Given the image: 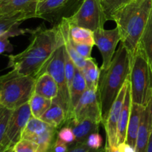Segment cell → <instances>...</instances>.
<instances>
[{"label":"cell","mask_w":152,"mask_h":152,"mask_svg":"<svg viewBox=\"0 0 152 152\" xmlns=\"http://www.w3.org/2000/svg\"><path fill=\"white\" fill-rule=\"evenodd\" d=\"M86 143L88 146L94 149H100L102 145V138L99 132H94L89 135Z\"/></svg>","instance_id":"cell-34"},{"label":"cell","mask_w":152,"mask_h":152,"mask_svg":"<svg viewBox=\"0 0 152 152\" xmlns=\"http://www.w3.org/2000/svg\"><path fill=\"white\" fill-rule=\"evenodd\" d=\"M102 152H104V150H103V151H102Z\"/></svg>","instance_id":"cell-44"},{"label":"cell","mask_w":152,"mask_h":152,"mask_svg":"<svg viewBox=\"0 0 152 152\" xmlns=\"http://www.w3.org/2000/svg\"><path fill=\"white\" fill-rule=\"evenodd\" d=\"M117 147L119 152H135L134 148L126 142L119 143Z\"/></svg>","instance_id":"cell-37"},{"label":"cell","mask_w":152,"mask_h":152,"mask_svg":"<svg viewBox=\"0 0 152 152\" xmlns=\"http://www.w3.org/2000/svg\"><path fill=\"white\" fill-rule=\"evenodd\" d=\"M140 44L141 45L146 54L152 71V8L148 23L145 27Z\"/></svg>","instance_id":"cell-27"},{"label":"cell","mask_w":152,"mask_h":152,"mask_svg":"<svg viewBox=\"0 0 152 152\" xmlns=\"http://www.w3.org/2000/svg\"><path fill=\"white\" fill-rule=\"evenodd\" d=\"M152 8V0H132L117 9L111 16L120 31L121 42L131 56L140 43Z\"/></svg>","instance_id":"cell-2"},{"label":"cell","mask_w":152,"mask_h":152,"mask_svg":"<svg viewBox=\"0 0 152 152\" xmlns=\"http://www.w3.org/2000/svg\"><path fill=\"white\" fill-rule=\"evenodd\" d=\"M4 152H15L14 149H13V147H10V148H7Z\"/></svg>","instance_id":"cell-42"},{"label":"cell","mask_w":152,"mask_h":152,"mask_svg":"<svg viewBox=\"0 0 152 152\" xmlns=\"http://www.w3.org/2000/svg\"><path fill=\"white\" fill-rule=\"evenodd\" d=\"M95 45L98 48L102 57L100 70H106L111 65L118 43L121 41L120 31L117 27L114 29L99 28L93 31Z\"/></svg>","instance_id":"cell-9"},{"label":"cell","mask_w":152,"mask_h":152,"mask_svg":"<svg viewBox=\"0 0 152 152\" xmlns=\"http://www.w3.org/2000/svg\"><path fill=\"white\" fill-rule=\"evenodd\" d=\"M69 148V145L59 140L57 137L53 147V152H67Z\"/></svg>","instance_id":"cell-36"},{"label":"cell","mask_w":152,"mask_h":152,"mask_svg":"<svg viewBox=\"0 0 152 152\" xmlns=\"http://www.w3.org/2000/svg\"><path fill=\"white\" fill-rule=\"evenodd\" d=\"M58 26L59 27V29L62 33L64 45H65L67 53L74 62L76 68L83 72V69L86 66V60L77 53V51L73 46L72 39L70 36V25L68 19L66 17H62L60 22L58 24Z\"/></svg>","instance_id":"cell-14"},{"label":"cell","mask_w":152,"mask_h":152,"mask_svg":"<svg viewBox=\"0 0 152 152\" xmlns=\"http://www.w3.org/2000/svg\"></svg>","instance_id":"cell-46"},{"label":"cell","mask_w":152,"mask_h":152,"mask_svg":"<svg viewBox=\"0 0 152 152\" xmlns=\"http://www.w3.org/2000/svg\"><path fill=\"white\" fill-rule=\"evenodd\" d=\"M71 119L82 120L90 119L102 124V111L98 91L87 88L74 108Z\"/></svg>","instance_id":"cell-10"},{"label":"cell","mask_w":152,"mask_h":152,"mask_svg":"<svg viewBox=\"0 0 152 152\" xmlns=\"http://www.w3.org/2000/svg\"><path fill=\"white\" fill-rule=\"evenodd\" d=\"M44 1V0H39V2L40 1Z\"/></svg>","instance_id":"cell-43"},{"label":"cell","mask_w":152,"mask_h":152,"mask_svg":"<svg viewBox=\"0 0 152 152\" xmlns=\"http://www.w3.org/2000/svg\"><path fill=\"white\" fill-rule=\"evenodd\" d=\"M53 100L34 93L29 100L31 114L33 117L40 119L51 105Z\"/></svg>","instance_id":"cell-25"},{"label":"cell","mask_w":152,"mask_h":152,"mask_svg":"<svg viewBox=\"0 0 152 152\" xmlns=\"http://www.w3.org/2000/svg\"><path fill=\"white\" fill-rule=\"evenodd\" d=\"M40 120L59 129L66 123V114L60 105L53 101L50 108L45 112Z\"/></svg>","instance_id":"cell-22"},{"label":"cell","mask_w":152,"mask_h":152,"mask_svg":"<svg viewBox=\"0 0 152 152\" xmlns=\"http://www.w3.org/2000/svg\"><path fill=\"white\" fill-rule=\"evenodd\" d=\"M37 79L12 69L0 76V104L13 110L29 102Z\"/></svg>","instance_id":"cell-4"},{"label":"cell","mask_w":152,"mask_h":152,"mask_svg":"<svg viewBox=\"0 0 152 152\" xmlns=\"http://www.w3.org/2000/svg\"><path fill=\"white\" fill-rule=\"evenodd\" d=\"M15 152H37V145L29 140L21 139L13 146Z\"/></svg>","instance_id":"cell-31"},{"label":"cell","mask_w":152,"mask_h":152,"mask_svg":"<svg viewBox=\"0 0 152 152\" xmlns=\"http://www.w3.org/2000/svg\"><path fill=\"white\" fill-rule=\"evenodd\" d=\"M58 129L49 126L45 130L37 134L31 141L37 143V152H53V147L57 139Z\"/></svg>","instance_id":"cell-18"},{"label":"cell","mask_w":152,"mask_h":152,"mask_svg":"<svg viewBox=\"0 0 152 152\" xmlns=\"http://www.w3.org/2000/svg\"><path fill=\"white\" fill-rule=\"evenodd\" d=\"M151 131H152V96L151 99Z\"/></svg>","instance_id":"cell-41"},{"label":"cell","mask_w":152,"mask_h":152,"mask_svg":"<svg viewBox=\"0 0 152 152\" xmlns=\"http://www.w3.org/2000/svg\"><path fill=\"white\" fill-rule=\"evenodd\" d=\"M129 83H130V81H129V78L125 82L120 91L119 92L115 101L113 103L109 113H108L106 122L103 126L105 130V134H106V142L105 143H108V145H114V146L118 145L117 125H118L120 113H121L122 108H123L126 91L129 87Z\"/></svg>","instance_id":"cell-11"},{"label":"cell","mask_w":152,"mask_h":152,"mask_svg":"<svg viewBox=\"0 0 152 152\" xmlns=\"http://www.w3.org/2000/svg\"><path fill=\"white\" fill-rule=\"evenodd\" d=\"M12 111L13 110L9 109L0 104V142H2L4 137Z\"/></svg>","instance_id":"cell-29"},{"label":"cell","mask_w":152,"mask_h":152,"mask_svg":"<svg viewBox=\"0 0 152 152\" xmlns=\"http://www.w3.org/2000/svg\"><path fill=\"white\" fill-rule=\"evenodd\" d=\"M71 25L94 31L104 28L107 19L100 0H83L77 10L67 17Z\"/></svg>","instance_id":"cell-7"},{"label":"cell","mask_w":152,"mask_h":152,"mask_svg":"<svg viewBox=\"0 0 152 152\" xmlns=\"http://www.w3.org/2000/svg\"><path fill=\"white\" fill-rule=\"evenodd\" d=\"M34 17H36V13L32 12L0 15V37L15 27L19 26L25 20Z\"/></svg>","instance_id":"cell-21"},{"label":"cell","mask_w":152,"mask_h":152,"mask_svg":"<svg viewBox=\"0 0 152 152\" xmlns=\"http://www.w3.org/2000/svg\"><path fill=\"white\" fill-rule=\"evenodd\" d=\"M99 123L90 119H84L79 121L71 119L65 126H69L72 129L75 136V142L86 143L89 135L94 132H99Z\"/></svg>","instance_id":"cell-12"},{"label":"cell","mask_w":152,"mask_h":152,"mask_svg":"<svg viewBox=\"0 0 152 152\" xmlns=\"http://www.w3.org/2000/svg\"><path fill=\"white\" fill-rule=\"evenodd\" d=\"M104 148L100 149H94L86 145V143H77L75 142L70 145L68 151L67 152H102Z\"/></svg>","instance_id":"cell-35"},{"label":"cell","mask_w":152,"mask_h":152,"mask_svg":"<svg viewBox=\"0 0 152 152\" xmlns=\"http://www.w3.org/2000/svg\"><path fill=\"white\" fill-rule=\"evenodd\" d=\"M87 89L86 80L83 72L76 68L74 80L70 88V104H71V116L70 120L72 117V113L74 108L77 105L83 94ZM69 120V121H70Z\"/></svg>","instance_id":"cell-20"},{"label":"cell","mask_w":152,"mask_h":152,"mask_svg":"<svg viewBox=\"0 0 152 152\" xmlns=\"http://www.w3.org/2000/svg\"><path fill=\"white\" fill-rule=\"evenodd\" d=\"M32 117L29 102L15 108L9 120L2 143L7 147H13L22 138V132Z\"/></svg>","instance_id":"cell-8"},{"label":"cell","mask_w":152,"mask_h":152,"mask_svg":"<svg viewBox=\"0 0 152 152\" xmlns=\"http://www.w3.org/2000/svg\"><path fill=\"white\" fill-rule=\"evenodd\" d=\"M65 76H66L67 83H68V88H69V93H70V88H71V84H72L73 80H74V74H75L76 71V66L74 65V62L69 55L67 53L66 50L65 52Z\"/></svg>","instance_id":"cell-30"},{"label":"cell","mask_w":152,"mask_h":152,"mask_svg":"<svg viewBox=\"0 0 152 152\" xmlns=\"http://www.w3.org/2000/svg\"><path fill=\"white\" fill-rule=\"evenodd\" d=\"M0 1H1V0H0Z\"/></svg>","instance_id":"cell-45"},{"label":"cell","mask_w":152,"mask_h":152,"mask_svg":"<svg viewBox=\"0 0 152 152\" xmlns=\"http://www.w3.org/2000/svg\"><path fill=\"white\" fill-rule=\"evenodd\" d=\"M39 0H1L0 15L13 14L22 12L36 13Z\"/></svg>","instance_id":"cell-15"},{"label":"cell","mask_w":152,"mask_h":152,"mask_svg":"<svg viewBox=\"0 0 152 152\" xmlns=\"http://www.w3.org/2000/svg\"><path fill=\"white\" fill-rule=\"evenodd\" d=\"M59 88L54 79L48 73H44L37 79L34 93L53 100L58 96Z\"/></svg>","instance_id":"cell-17"},{"label":"cell","mask_w":152,"mask_h":152,"mask_svg":"<svg viewBox=\"0 0 152 152\" xmlns=\"http://www.w3.org/2000/svg\"><path fill=\"white\" fill-rule=\"evenodd\" d=\"M132 56L124 45L120 42L111 65L106 70H101L98 95L102 111V124L106 122L108 113L125 82L129 77Z\"/></svg>","instance_id":"cell-3"},{"label":"cell","mask_w":152,"mask_h":152,"mask_svg":"<svg viewBox=\"0 0 152 152\" xmlns=\"http://www.w3.org/2000/svg\"><path fill=\"white\" fill-rule=\"evenodd\" d=\"M151 133V100L145 107L137 137L135 152H147Z\"/></svg>","instance_id":"cell-13"},{"label":"cell","mask_w":152,"mask_h":152,"mask_svg":"<svg viewBox=\"0 0 152 152\" xmlns=\"http://www.w3.org/2000/svg\"><path fill=\"white\" fill-rule=\"evenodd\" d=\"M145 107V106H142V105L132 102L131 114L129 123H128L126 142L129 143L134 148H135V145H136L138 131H139L142 114Z\"/></svg>","instance_id":"cell-16"},{"label":"cell","mask_w":152,"mask_h":152,"mask_svg":"<svg viewBox=\"0 0 152 152\" xmlns=\"http://www.w3.org/2000/svg\"><path fill=\"white\" fill-rule=\"evenodd\" d=\"M104 152H119L118 147L105 143V148H104Z\"/></svg>","instance_id":"cell-38"},{"label":"cell","mask_w":152,"mask_h":152,"mask_svg":"<svg viewBox=\"0 0 152 152\" xmlns=\"http://www.w3.org/2000/svg\"><path fill=\"white\" fill-rule=\"evenodd\" d=\"M132 96H131L130 83L126 91V97L120 115V119L117 125V139L118 144L126 142V134H127V128L129 123V117L131 114V107H132Z\"/></svg>","instance_id":"cell-19"},{"label":"cell","mask_w":152,"mask_h":152,"mask_svg":"<svg viewBox=\"0 0 152 152\" xmlns=\"http://www.w3.org/2000/svg\"><path fill=\"white\" fill-rule=\"evenodd\" d=\"M132 0H100L107 20H111L113 13Z\"/></svg>","instance_id":"cell-28"},{"label":"cell","mask_w":152,"mask_h":152,"mask_svg":"<svg viewBox=\"0 0 152 152\" xmlns=\"http://www.w3.org/2000/svg\"><path fill=\"white\" fill-rule=\"evenodd\" d=\"M57 137L64 142L71 145L75 143V136L74 134L72 129L68 126H65L61 128L60 130L58 131Z\"/></svg>","instance_id":"cell-32"},{"label":"cell","mask_w":152,"mask_h":152,"mask_svg":"<svg viewBox=\"0 0 152 152\" xmlns=\"http://www.w3.org/2000/svg\"><path fill=\"white\" fill-rule=\"evenodd\" d=\"M147 152H152V131H151L149 137V141H148V151Z\"/></svg>","instance_id":"cell-39"},{"label":"cell","mask_w":152,"mask_h":152,"mask_svg":"<svg viewBox=\"0 0 152 152\" xmlns=\"http://www.w3.org/2000/svg\"><path fill=\"white\" fill-rule=\"evenodd\" d=\"M10 148V147H7V145H4L2 142H0V152H4L5 151L7 148Z\"/></svg>","instance_id":"cell-40"},{"label":"cell","mask_w":152,"mask_h":152,"mask_svg":"<svg viewBox=\"0 0 152 152\" xmlns=\"http://www.w3.org/2000/svg\"><path fill=\"white\" fill-rule=\"evenodd\" d=\"M101 70L93 59H86V66L83 71L87 88L98 91Z\"/></svg>","instance_id":"cell-24"},{"label":"cell","mask_w":152,"mask_h":152,"mask_svg":"<svg viewBox=\"0 0 152 152\" xmlns=\"http://www.w3.org/2000/svg\"><path fill=\"white\" fill-rule=\"evenodd\" d=\"M71 0H44L39 2L36 10V17L46 19L47 16L59 13L65 8Z\"/></svg>","instance_id":"cell-23"},{"label":"cell","mask_w":152,"mask_h":152,"mask_svg":"<svg viewBox=\"0 0 152 152\" xmlns=\"http://www.w3.org/2000/svg\"><path fill=\"white\" fill-rule=\"evenodd\" d=\"M67 18V17H66ZM70 25V36L73 41L79 44H86L94 46L95 45L94 32L87 28Z\"/></svg>","instance_id":"cell-26"},{"label":"cell","mask_w":152,"mask_h":152,"mask_svg":"<svg viewBox=\"0 0 152 152\" xmlns=\"http://www.w3.org/2000/svg\"><path fill=\"white\" fill-rule=\"evenodd\" d=\"M65 45L59 46L55 51L44 73H48L55 80L59 88L58 96L53 101L56 102L63 108L66 114V124L70 120L71 116V104H70L69 88L65 76ZM43 73V74H44Z\"/></svg>","instance_id":"cell-6"},{"label":"cell","mask_w":152,"mask_h":152,"mask_svg":"<svg viewBox=\"0 0 152 152\" xmlns=\"http://www.w3.org/2000/svg\"><path fill=\"white\" fill-rule=\"evenodd\" d=\"M129 81L132 102L146 106L152 96V71L140 44L132 56Z\"/></svg>","instance_id":"cell-5"},{"label":"cell","mask_w":152,"mask_h":152,"mask_svg":"<svg viewBox=\"0 0 152 152\" xmlns=\"http://www.w3.org/2000/svg\"><path fill=\"white\" fill-rule=\"evenodd\" d=\"M28 32L33 36L31 42L23 51L7 56V68L37 79L44 73L56 49L64 44L63 37L58 25L49 29L39 27Z\"/></svg>","instance_id":"cell-1"},{"label":"cell","mask_w":152,"mask_h":152,"mask_svg":"<svg viewBox=\"0 0 152 152\" xmlns=\"http://www.w3.org/2000/svg\"><path fill=\"white\" fill-rule=\"evenodd\" d=\"M73 42V46L75 48V50H77V53L82 56V57L84 58L85 59H91V51L92 48H93V46L89 45L86 44H79V43L74 42L72 40Z\"/></svg>","instance_id":"cell-33"}]
</instances>
